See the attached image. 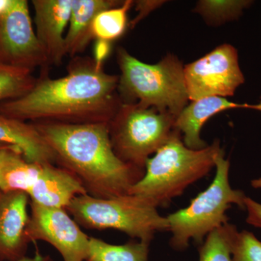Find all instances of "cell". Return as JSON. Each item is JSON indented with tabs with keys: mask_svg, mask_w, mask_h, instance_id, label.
I'll return each mask as SVG.
<instances>
[{
	"mask_svg": "<svg viewBox=\"0 0 261 261\" xmlns=\"http://www.w3.org/2000/svg\"><path fill=\"white\" fill-rule=\"evenodd\" d=\"M215 168L216 174L210 186L187 207L166 216L171 233L170 245L174 250H186L191 240L202 243L209 233L228 223L226 212L233 205L245 209L247 196L231 187L230 163L225 159L224 152L216 159Z\"/></svg>",
	"mask_w": 261,
	"mask_h": 261,
	"instance_id": "5b68a950",
	"label": "cell"
},
{
	"mask_svg": "<svg viewBox=\"0 0 261 261\" xmlns=\"http://www.w3.org/2000/svg\"><path fill=\"white\" fill-rule=\"evenodd\" d=\"M9 146H13V145H6V144L0 143V149L5 148V147H9ZM14 147H15V146H14Z\"/></svg>",
	"mask_w": 261,
	"mask_h": 261,
	"instance_id": "f546056e",
	"label": "cell"
},
{
	"mask_svg": "<svg viewBox=\"0 0 261 261\" xmlns=\"http://www.w3.org/2000/svg\"><path fill=\"white\" fill-rule=\"evenodd\" d=\"M223 152L218 140L205 148H189L184 143L181 134L176 129L168 142L148 159L145 175L130 189L129 194L145 199L157 208L167 207L190 185L207 176Z\"/></svg>",
	"mask_w": 261,
	"mask_h": 261,
	"instance_id": "3957f363",
	"label": "cell"
},
{
	"mask_svg": "<svg viewBox=\"0 0 261 261\" xmlns=\"http://www.w3.org/2000/svg\"><path fill=\"white\" fill-rule=\"evenodd\" d=\"M231 255L232 261H261V242L250 231H239Z\"/></svg>",
	"mask_w": 261,
	"mask_h": 261,
	"instance_id": "603a6c76",
	"label": "cell"
},
{
	"mask_svg": "<svg viewBox=\"0 0 261 261\" xmlns=\"http://www.w3.org/2000/svg\"><path fill=\"white\" fill-rule=\"evenodd\" d=\"M29 203L25 192H0V261H18L27 256Z\"/></svg>",
	"mask_w": 261,
	"mask_h": 261,
	"instance_id": "8fae6325",
	"label": "cell"
},
{
	"mask_svg": "<svg viewBox=\"0 0 261 261\" xmlns=\"http://www.w3.org/2000/svg\"><path fill=\"white\" fill-rule=\"evenodd\" d=\"M149 245L140 240L112 245L100 239L89 238L85 261H148Z\"/></svg>",
	"mask_w": 261,
	"mask_h": 261,
	"instance_id": "ac0fdd59",
	"label": "cell"
},
{
	"mask_svg": "<svg viewBox=\"0 0 261 261\" xmlns=\"http://www.w3.org/2000/svg\"><path fill=\"white\" fill-rule=\"evenodd\" d=\"M65 210L80 226L89 229H114L150 243L158 232L168 231L166 217L138 196L97 198L86 194L74 197Z\"/></svg>",
	"mask_w": 261,
	"mask_h": 261,
	"instance_id": "8992f818",
	"label": "cell"
},
{
	"mask_svg": "<svg viewBox=\"0 0 261 261\" xmlns=\"http://www.w3.org/2000/svg\"><path fill=\"white\" fill-rule=\"evenodd\" d=\"M121 70L118 91L122 102L139 103L166 111L176 117L189 99L183 64L177 57L168 55L157 64L143 63L123 47L117 50Z\"/></svg>",
	"mask_w": 261,
	"mask_h": 261,
	"instance_id": "277c9868",
	"label": "cell"
},
{
	"mask_svg": "<svg viewBox=\"0 0 261 261\" xmlns=\"http://www.w3.org/2000/svg\"><path fill=\"white\" fill-rule=\"evenodd\" d=\"M115 0H72L69 29L65 37L66 55L74 58L94 39L92 23L98 13L121 5Z\"/></svg>",
	"mask_w": 261,
	"mask_h": 261,
	"instance_id": "2e32d148",
	"label": "cell"
},
{
	"mask_svg": "<svg viewBox=\"0 0 261 261\" xmlns=\"http://www.w3.org/2000/svg\"><path fill=\"white\" fill-rule=\"evenodd\" d=\"M0 143L15 146L29 162L56 164L54 152L33 123L0 113Z\"/></svg>",
	"mask_w": 261,
	"mask_h": 261,
	"instance_id": "9a60e30c",
	"label": "cell"
},
{
	"mask_svg": "<svg viewBox=\"0 0 261 261\" xmlns=\"http://www.w3.org/2000/svg\"><path fill=\"white\" fill-rule=\"evenodd\" d=\"M176 116L139 103H124L108 123L115 153L123 162L145 170L146 163L169 140Z\"/></svg>",
	"mask_w": 261,
	"mask_h": 261,
	"instance_id": "52a82bcc",
	"label": "cell"
},
{
	"mask_svg": "<svg viewBox=\"0 0 261 261\" xmlns=\"http://www.w3.org/2000/svg\"><path fill=\"white\" fill-rule=\"evenodd\" d=\"M56 157V164L73 173L87 194L108 199L129 194L145 175L118 159L110 139L108 123H33Z\"/></svg>",
	"mask_w": 261,
	"mask_h": 261,
	"instance_id": "7a4b0ae2",
	"label": "cell"
},
{
	"mask_svg": "<svg viewBox=\"0 0 261 261\" xmlns=\"http://www.w3.org/2000/svg\"><path fill=\"white\" fill-rule=\"evenodd\" d=\"M162 4V2L159 1H139L137 3V10L140 11L138 16L132 22V27L138 23L141 19L145 18L152 10L157 8L159 5Z\"/></svg>",
	"mask_w": 261,
	"mask_h": 261,
	"instance_id": "484cf974",
	"label": "cell"
},
{
	"mask_svg": "<svg viewBox=\"0 0 261 261\" xmlns=\"http://www.w3.org/2000/svg\"><path fill=\"white\" fill-rule=\"evenodd\" d=\"M239 231L226 223L206 237L199 248L200 261H232V248Z\"/></svg>",
	"mask_w": 261,
	"mask_h": 261,
	"instance_id": "d6986e66",
	"label": "cell"
},
{
	"mask_svg": "<svg viewBox=\"0 0 261 261\" xmlns=\"http://www.w3.org/2000/svg\"><path fill=\"white\" fill-rule=\"evenodd\" d=\"M18 261H53L49 255H43L38 249L36 250L35 255L33 257L25 256Z\"/></svg>",
	"mask_w": 261,
	"mask_h": 261,
	"instance_id": "4316f807",
	"label": "cell"
},
{
	"mask_svg": "<svg viewBox=\"0 0 261 261\" xmlns=\"http://www.w3.org/2000/svg\"><path fill=\"white\" fill-rule=\"evenodd\" d=\"M234 108H247L259 111L258 104H238L225 97H208L192 101L176 118L175 128L182 135L184 143L189 148H205L207 144L200 137L202 127L214 115Z\"/></svg>",
	"mask_w": 261,
	"mask_h": 261,
	"instance_id": "5bb4252c",
	"label": "cell"
},
{
	"mask_svg": "<svg viewBox=\"0 0 261 261\" xmlns=\"http://www.w3.org/2000/svg\"><path fill=\"white\" fill-rule=\"evenodd\" d=\"M27 237L29 243L47 242L64 261H85L89 238L65 208L49 207L30 201Z\"/></svg>",
	"mask_w": 261,
	"mask_h": 261,
	"instance_id": "9c48e42d",
	"label": "cell"
},
{
	"mask_svg": "<svg viewBox=\"0 0 261 261\" xmlns=\"http://www.w3.org/2000/svg\"><path fill=\"white\" fill-rule=\"evenodd\" d=\"M0 61L30 70L49 65L33 29L25 0H12L0 17Z\"/></svg>",
	"mask_w": 261,
	"mask_h": 261,
	"instance_id": "30bf717a",
	"label": "cell"
},
{
	"mask_svg": "<svg viewBox=\"0 0 261 261\" xmlns=\"http://www.w3.org/2000/svg\"><path fill=\"white\" fill-rule=\"evenodd\" d=\"M189 99L232 96L245 82L237 49L224 44L184 68Z\"/></svg>",
	"mask_w": 261,
	"mask_h": 261,
	"instance_id": "ba28073f",
	"label": "cell"
},
{
	"mask_svg": "<svg viewBox=\"0 0 261 261\" xmlns=\"http://www.w3.org/2000/svg\"><path fill=\"white\" fill-rule=\"evenodd\" d=\"M133 1L127 0L120 6L101 11L92 23L94 38L111 42L124 33L127 25V13Z\"/></svg>",
	"mask_w": 261,
	"mask_h": 261,
	"instance_id": "ffe728a7",
	"label": "cell"
},
{
	"mask_svg": "<svg viewBox=\"0 0 261 261\" xmlns=\"http://www.w3.org/2000/svg\"><path fill=\"white\" fill-rule=\"evenodd\" d=\"M251 3L250 1L199 2L196 11L204 17L207 23L221 24L237 19L243 10Z\"/></svg>",
	"mask_w": 261,
	"mask_h": 261,
	"instance_id": "7402d4cb",
	"label": "cell"
},
{
	"mask_svg": "<svg viewBox=\"0 0 261 261\" xmlns=\"http://www.w3.org/2000/svg\"><path fill=\"white\" fill-rule=\"evenodd\" d=\"M251 186L255 189H261V178L252 180Z\"/></svg>",
	"mask_w": 261,
	"mask_h": 261,
	"instance_id": "f1b7e54d",
	"label": "cell"
},
{
	"mask_svg": "<svg viewBox=\"0 0 261 261\" xmlns=\"http://www.w3.org/2000/svg\"><path fill=\"white\" fill-rule=\"evenodd\" d=\"M11 3L12 0H0V17L6 13Z\"/></svg>",
	"mask_w": 261,
	"mask_h": 261,
	"instance_id": "83f0119b",
	"label": "cell"
},
{
	"mask_svg": "<svg viewBox=\"0 0 261 261\" xmlns=\"http://www.w3.org/2000/svg\"><path fill=\"white\" fill-rule=\"evenodd\" d=\"M86 194L82 182L73 173L46 163L28 195L30 201L39 205L65 209L74 197Z\"/></svg>",
	"mask_w": 261,
	"mask_h": 261,
	"instance_id": "4fadbf2b",
	"label": "cell"
},
{
	"mask_svg": "<svg viewBox=\"0 0 261 261\" xmlns=\"http://www.w3.org/2000/svg\"><path fill=\"white\" fill-rule=\"evenodd\" d=\"M37 37L49 64H61L65 56V37L72 0H34Z\"/></svg>",
	"mask_w": 261,
	"mask_h": 261,
	"instance_id": "7c38bea8",
	"label": "cell"
},
{
	"mask_svg": "<svg viewBox=\"0 0 261 261\" xmlns=\"http://www.w3.org/2000/svg\"><path fill=\"white\" fill-rule=\"evenodd\" d=\"M44 164L27 161L14 146L0 149V192L20 191L28 195Z\"/></svg>",
	"mask_w": 261,
	"mask_h": 261,
	"instance_id": "e0dca14e",
	"label": "cell"
},
{
	"mask_svg": "<svg viewBox=\"0 0 261 261\" xmlns=\"http://www.w3.org/2000/svg\"><path fill=\"white\" fill-rule=\"evenodd\" d=\"M36 81L32 70L0 61V103L22 97Z\"/></svg>",
	"mask_w": 261,
	"mask_h": 261,
	"instance_id": "44dd1931",
	"label": "cell"
},
{
	"mask_svg": "<svg viewBox=\"0 0 261 261\" xmlns=\"http://www.w3.org/2000/svg\"><path fill=\"white\" fill-rule=\"evenodd\" d=\"M46 73L22 97L0 103V113L22 121L109 123L123 103L119 76L106 73L93 58H73L62 78Z\"/></svg>",
	"mask_w": 261,
	"mask_h": 261,
	"instance_id": "6da1fadb",
	"label": "cell"
},
{
	"mask_svg": "<svg viewBox=\"0 0 261 261\" xmlns=\"http://www.w3.org/2000/svg\"><path fill=\"white\" fill-rule=\"evenodd\" d=\"M111 50V42L97 39L94 46L93 60L96 65L102 67L103 63L110 55Z\"/></svg>",
	"mask_w": 261,
	"mask_h": 261,
	"instance_id": "d4e9b609",
	"label": "cell"
},
{
	"mask_svg": "<svg viewBox=\"0 0 261 261\" xmlns=\"http://www.w3.org/2000/svg\"><path fill=\"white\" fill-rule=\"evenodd\" d=\"M245 209L247 211V224L261 228V203L246 197L245 200Z\"/></svg>",
	"mask_w": 261,
	"mask_h": 261,
	"instance_id": "cb8c5ba5",
	"label": "cell"
}]
</instances>
